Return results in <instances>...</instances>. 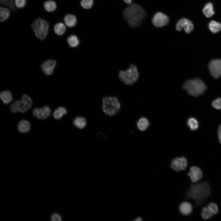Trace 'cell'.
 I'll return each mask as SVG.
<instances>
[{
	"label": "cell",
	"mask_w": 221,
	"mask_h": 221,
	"mask_svg": "<svg viewBox=\"0 0 221 221\" xmlns=\"http://www.w3.org/2000/svg\"><path fill=\"white\" fill-rule=\"evenodd\" d=\"M124 17L130 26L132 27L139 26L146 16L144 10L139 5L131 4L123 11Z\"/></svg>",
	"instance_id": "6da1fadb"
},
{
	"label": "cell",
	"mask_w": 221,
	"mask_h": 221,
	"mask_svg": "<svg viewBox=\"0 0 221 221\" xmlns=\"http://www.w3.org/2000/svg\"><path fill=\"white\" fill-rule=\"evenodd\" d=\"M210 192L209 185L203 181L192 184L187 192V196L194 199L198 204H200L208 197Z\"/></svg>",
	"instance_id": "7a4b0ae2"
},
{
	"label": "cell",
	"mask_w": 221,
	"mask_h": 221,
	"mask_svg": "<svg viewBox=\"0 0 221 221\" xmlns=\"http://www.w3.org/2000/svg\"><path fill=\"white\" fill-rule=\"evenodd\" d=\"M183 88L189 95L195 97L202 95L207 88L204 81L199 78L187 80L184 83Z\"/></svg>",
	"instance_id": "3957f363"
},
{
	"label": "cell",
	"mask_w": 221,
	"mask_h": 221,
	"mask_svg": "<svg viewBox=\"0 0 221 221\" xmlns=\"http://www.w3.org/2000/svg\"><path fill=\"white\" fill-rule=\"evenodd\" d=\"M49 26L48 22L41 18L34 20L31 24V28L35 35L42 40H44L47 37Z\"/></svg>",
	"instance_id": "277c9868"
},
{
	"label": "cell",
	"mask_w": 221,
	"mask_h": 221,
	"mask_svg": "<svg viewBox=\"0 0 221 221\" xmlns=\"http://www.w3.org/2000/svg\"><path fill=\"white\" fill-rule=\"evenodd\" d=\"M102 108L103 112L107 115L111 116L117 114L120 108V103L115 97H105L102 99Z\"/></svg>",
	"instance_id": "5b68a950"
},
{
	"label": "cell",
	"mask_w": 221,
	"mask_h": 221,
	"mask_svg": "<svg viewBox=\"0 0 221 221\" xmlns=\"http://www.w3.org/2000/svg\"><path fill=\"white\" fill-rule=\"evenodd\" d=\"M118 76L123 83L127 85H132L138 79L139 73L138 68L135 65L131 64L127 69L120 71Z\"/></svg>",
	"instance_id": "8992f818"
},
{
	"label": "cell",
	"mask_w": 221,
	"mask_h": 221,
	"mask_svg": "<svg viewBox=\"0 0 221 221\" xmlns=\"http://www.w3.org/2000/svg\"><path fill=\"white\" fill-rule=\"evenodd\" d=\"M209 70L211 75L215 78L221 76V59H215L211 60L208 65Z\"/></svg>",
	"instance_id": "52a82bcc"
},
{
	"label": "cell",
	"mask_w": 221,
	"mask_h": 221,
	"mask_svg": "<svg viewBox=\"0 0 221 221\" xmlns=\"http://www.w3.org/2000/svg\"><path fill=\"white\" fill-rule=\"evenodd\" d=\"M188 164V161L187 159L184 157H176L172 161L171 164V167L177 172L186 169Z\"/></svg>",
	"instance_id": "ba28073f"
},
{
	"label": "cell",
	"mask_w": 221,
	"mask_h": 221,
	"mask_svg": "<svg viewBox=\"0 0 221 221\" xmlns=\"http://www.w3.org/2000/svg\"><path fill=\"white\" fill-rule=\"evenodd\" d=\"M169 22V18L166 15L161 12L156 13L153 16L152 22L157 27H162L167 25Z\"/></svg>",
	"instance_id": "9c48e42d"
},
{
	"label": "cell",
	"mask_w": 221,
	"mask_h": 221,
	"mask_svg": "<svg viewBox=\"0 0 221 221\" xmlns=\"http://www.w3.org/2000/svg\"><path fill=\"white\" fill-rule=\"evenodd\" d=\"M193 25L192 22L186 18H183L179 20L176 24V29L180 31L184 29L187 33L191 32L193 29Z\"/></svg>",
	"instance_id": "30bf717a"
},
{
	"label": "cell",
	"mask_w": 221,
	"mask_h": 221,
	"mask_svg": "<svg viewBox=\"0 0 221 221\" xmlns=\"http://www.w3.org/2000/svg\"><path fill=\"white\" fill-rule=\"evenodd\" d=\"M188 175L193 182H196L203 177V173L201 169L196 166H192L190 169Z\"/></svg>",
	"instance_id": "8fae6325"
},
{
	"label": "cell",
	"mask_w": 221,
	"mask_h": 221,
	"mask_svg": "<svg viewBox=\"0 0 221 221\" xmlns=\"http://www.w3.org/2000/svg\"><path fill=\"white\" fill-rule=\"evenodd\" d=\"M51 113V110L47 106L42 108H36L33 111V115L39 119H45L47 118Z\"/></svg>",
	"instance_id": "7c38bea8"
},
{
	"label": "cell",
	"mask_w": 221,
	"mask_h": 221,
	"mask_svg": "<svg viewBox=\"0 0 221 221\" xmlns=\"http://www.w3.org/2000/svg\"><path fill=\"white\" fill-rule=\"evenodd\" d=\"M56 64V63L55 60H47L42 64L41 68L45 74L48 76L51 75L53 73Z\"/></svg>",
	"instance_id": "4fadbf2b"
},
{
	"label": "cell",
	"mask_w": 221,
	"mask_h": 221,
	"mask_svg": "<svg viewBox=\"0 0 221 221\" xmlns=\"http://www.w3.org/2000/svg\"><path fill=\"white\" fill-rule=\"evenodd\" d=\"M179 209L180 212L184 215L190 214L192 210V204L189 202H184L180 205Z\"/></svg>",
	"instance_id": "5bb4252c"
},
{
	"label": "cell",
	"mask_w": 221,
	"mask_h": 221,
	"mask_svg": "<svg viewBox=\"0 0 221 221\" xmlns=\"http://www.w3.org/2000/svg\"><path fill=\"white\" fill-rule=\"evenodd\" d=\"M43 7L45 10L48 12H53L56 9L57 4L53 0H47L43 4Z\"/></svg>",
	"instance_id": "9a60e30c"
},
{
	"label": "cell",
	"mask_w": 221,
	"mask_h": 221,
	"mask_svg": "<svg viewBox=\"0 0 221 221\" xmlns=\"http://www.w3.org/2000/svg\"><path fill=\"white\" fill-rule=\"evenodd\" d=\"M30 129V125L27 120H23L21 121L17 125V129L19 131L23 133L28 132Z\"/></svg>",
	"instance_id": "2e32d148"
},
{
	"label": "cell",
	"mask_w": 221,
	"mask_h": 221,
	"mask_svg": "<svg viewBox=\"0 0 221 221\" xmlns=\"http://www.w3.org/2000/svg\"><path fill=\"white\" fill-rule=\"evenodd\" d=\"M65 24L68 27H74L76 23V17L72 14L66 15L64 18Z\"/></svg>",
	"instance_id": "e0dca14e"
},
{
	"label": "cell",
	"mask_w": 221,
	"mask_h": 221,
	"mask_svg": "<svg viewBox=\"0 0 221 221\" xmlns=\"http://www.w3.org/2000/svg\"><path fill=\"white\" fill-rule=\"evenodd\" d=\"M0 98L5 104L10 103L12 100L13 96L11 93L9 91H5L2 92L0 94Z\"/></svg>",
	"instance_id": "ac0fdd59"
},
{
	"label": "cell",
	"mask_w": 221,
	"mask_h": 221,
	"mask_svg": "<svg viewBox=\"0 0 221 221\" xmlns=\"http://www.w3.org/2000/svg\"><path fill=\"white\" fill-rule=\"evenodd\" d=\"M66 29L65 25L61 22L56 23L54 26L53 30L56 34L61 36L65 33Z\"/></svg>",
	"instance_id": "d6986e66"
},
{
	"label": "cell",
	"mask_w": 221,
	"mask_h": 221,
	"mask_svg": "<svg viewBox=\"0 0 221 221\" xmlns=\"http://www.w3.org/2000/svg\"><path fill=\"white\" fill-rule=\"evenodd\" d=\"M10 10L7 7H1L0 8V21L3 22L7 20L10 17Z\"/></svg>",
	"instance_id": "ffe728a7"
},
{
	"label": "cell",
	"mask_w": 221,
	"mask_h": 221,
	"mask_svg": "<svg viewBox=\"0 0 221 221\" xmlns=\"http://www.w3.org/2000/svg\"><path fill=\"white\" fill-rule=\"evenodd\" d=\"M74 125L77 128L82 129L84 128L86 125V119L82 117H76L74 120Z\"/></svg>",
	"instance_id": "44dd1931"
},
{
	"label": "cell",
	"mask_w": 221,
	"mask_h": 221,
	"mask_svg": "<svg viewBox=\"0 0 221 221\" xmlns=\"http://www.w3.org/2000/svg\"><path fill=\"white\" fill-rule=\"evenodd\" d=\"M149 125V122L147 118L145 117H142L138 121L137 126L138 129L141 131L145 130Z\"/></svg>",
	"instance_id": "7402d4cb"
},
{
	"label": "cell",
	"mask_w": 221,
	"mask_h": 221,
	"mask_svg": "<svg viewBox=\"0 0 221 221\" xmlns=\"http://www.w3.org/2000/svg\"><path fill=\"white\" fill-rule=\"evenodd\" d=\"M203 12L207 17H211L214 14L213 6L211 3H207L203 9Z\"/></svg>",
	"instance_id": "603a6c76"
},
{
	"label": "cell",
	"mask_w": 221,
	"mask_h": 221,
	"mask_svg": "<svg viewBox=\"0 0 221 221\" xmlns=\"http://www.w3.org/2000/svg\"><path fill=\"white\" fill-rule=\"evenodd\" d=\"M67 42L69 46L71 48L77 47L79 44V41L75 35H72L67 38Z\"/></svg>",
	"instance_id": "cb8c5ba5"
},
{
	"label": "cell",
	"mask_w": 221,
	"mask_h": 221,
	"mask_svg": "<svg viewBox=\"0 0 221 221\" xmlns=\"http://www.w3.org/2000/svg\"><path fill=\"white\" fill-rule=\"evenodd\" d=\"M67 113L66 109L63 107H60L56 108L53 113V116L56 119H59Z\"/></svg>",
	"instance_id": "d4e9b609"
},
{
	"label": "cell",
	"mask_w": 221,
	"mask_h": 221,
	"mask_svg": "<svg viewBox=\"0 0 221 221\" xmlns=\"http://www.w3.org/2000/svg\"><path fill=\"white\" fill-rule=\"evenodd\" d=\"M209 28L212 33H216L221 30V24L216 21H212L209 23Z\"/></svg>",
	"instance_id": "484cf974"
},
{
	"label": "cell",
	"mask_w": 221,
	"mask_h": 221,
	"mask_svg": "<svg viewBox=\"0 0 221 221\" xmlns=\"http://www.w3.org/2000/svg\"><path fill=\"white\" fill-rule=\"evenodd\" d=\"M188 126L192 130H197L199 127V123L197 120L195 118L191 117L188 118L187 121Z\"/></svg>",
	"instance_id": "4316f807"
},
{
	"label": "cell",
	"mask_w": 221,
	"mask_h": 221,
	"mask_svg": "<svg viewBox=\"0 0 221 221\" xmlns=\"http://www.w3.org/2000/svg\"><path fill=\"white\" fill-rule=\"evenodd\" d=\"M22 107L21 100H17L10 106V110L12 112L16 113L17 112H21Z\"/></svg>",
	"instance_id": "83f0119b"
},
{
	"label": "cell",
	"mask_w": 221,
	"mask_h": 221,
	"mask_svg": "<svg viewBox=\"0 0 221 221\" xmlns=\"http://www.w3.org/2000/svg\"><path fill=\"white\" fill-rule=\"evenodd\" d=\"M214 214L207 207H204L202 209L201 216L204 219H208L212 217Z\"/></svg>",
	"instance_id": "f1b7e54d"
},
{
	"label": "cell",
	"mask_w": 221,
	"mask_h": 221,
	"mask_svg": "<svg viewBox=\"0 0 221 221\" xmlns=\"http://www.w3.org/2000/svg\"><path fill=\"white\" fill-rule=\"evenodd\" d=\"M21 101L23 104L29 109L32 106V100L27 95L24 94L21 96Z\"/></svg>",
	"instance_id": "f546056e"
},
{
	"label": "cell",
	"mask_w": 221,
	"mask_h": 221,
	"mask_svg": "<svg viewBox=\"0 0 221 221\" xmlns=\"http://www.w3.org/2000/svg\"><path fill=\"white\" fill-rule=\"evenodd\" d=\"M93 4V0H81L80 2L81 6L85 9H89L91 8Z\"/></svg>",
	"instance_id": "4dcf8cb0"
},
{
	"label": "cell",
	"mask_w": 221,
	"mask_h": 221,
	"mask_svg": "<svg viewBox=\"0 0 221 221\" xmlns=\"http://www.w3.org/2000/svg\"><path fill=\"white\" fill-rule=\"evenodd\" d=\"M207 207L214 215L218 213L219 208L216 203H211L208 204Z\"/></svg>",
	"instance_id": "1f68e13d"
},
{
	"label": "cell",
	"mask_w": 221,
	"mask_h": 221,
	"mask_svg": "<svg viewBox=\"0 0 221 221\" xmlns=\"http://www.w3.org/2000/svg\"><path fill=\"white\" fill-rule=\"evenodd\" d=\"M26 3V0H14L15 5L19 9H21L24 8Z\"/></svg>",
	"instance_id": "d6a6232c"
},
{
	"label": "cell",
	"mask_w": 221,
	"mask_h": 221,
	"mask_svg": "<svg viewBox=\"0 0 221 221\" xmlns=\"http://www.w3.org/2000/svg\"><path fill=\"white\" fill-rule=\"evenodd\" d=\"M213 107L217 109H221V98H218L214 100L212 103Z\"/></svg>",
	"instance_id": "836d02e7"
},
{
	"label": "cell",
	"mask_w": 221,
	"mask_h": 221,
	"mask_svg": "<svg viewBox=\"0 0 221 221\" xmlns=\"http://www.w3.org/2000/svg\"><path fill=\"white\" fill-rule=\"evenodd\" d=\"M51 219L52 221H61L62 220L61 216L57 213H54L52 214Z\"/></svg>",
	"instance_id": "e575fe53"
},
{
	"label": "cell",
	"mask_w": 221,
	"mask_h": 221,
	"mask_svg": "<svg viewBox=\"0 0 221 221\" xmlns=\"http://www.w3.org/2000/svg\"><path fill=\"white\" fill-rule=\"evenodd\" d=\"M218 133L219 141L221 144V124L219 127Z\"/></svg>",
	"instance_id": "d590c367"
},
{
	"label": "cell",
	"mask_w": 221,
	"mask_h": 221,
	"mask_svg": "<svg viewBox=\"0 0 221 221\" xmlns=\"http://www.w3.org/2000/svg\"><path fill=\"white\" fill-rule=\"evenodd\" d=\"M126 3L130 4L131 3L132 1L133 0H123Z\"/></svg>",
	"instance_id": "8d00e7d4"
},
{
	"label": "cell",
	"mask_w": 221,
	"mask_h": 221,
	"mask_svg": "<svg viewBox=\"0 0 221 221\" xmlns=\"http://www.w3.org/2000/svg\"><path fill=\"white\" fill-rule=\"evenodd\" d=\"M134 220L135 221H141L142 220V219L141 217H138Z\"/></svg>",
	"instance_id": "74e56055"
}]
</instances>
